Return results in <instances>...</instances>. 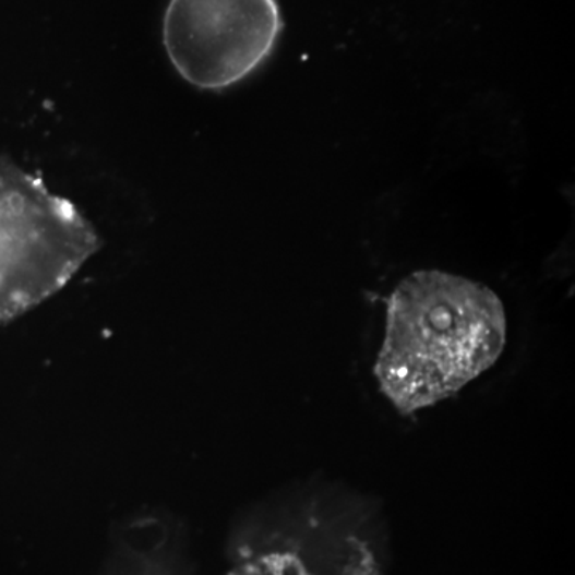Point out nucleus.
<instances>
[{
    "label": "nucleus",
    "mask_w": 575,
    "mask_h": 575,
    "mask_svg": "<svg viewBox=\"0 0 575 575\" xmlns=\"http://www.w3.org/2000/svg\"><path fill=\"white\" fill-rule=\"evenodd\" d=\"M98 248L92 224L69 200L0 158V322L60 291Z\"/></svg>",
    "instance_id": "f03ea898"
},
{
    "label": "nucleus",
    "mask_w": 575,
    "mask_h": 575,
    "mask_svg": "<svg viewBox=\"0 0 575 575\" xmlns=\"http://www.w3.org/2000/svg\"><path fill=\"white\" fill-rule=\"evenodd\" d=\"M281 29L277 0H170L161 36L185 82L224 89L266 63Z\"/></svg>",
    "instance_id": "7ed1b4c3"
},
{
    "label": "nucleus",
    "mask_w": 575,
    "mask_h": 575,
    "mask_svg": "<svg viewBox=\"0 0 575 575\" xmlns=\"http://www.w3.org/2000/svg\"><path fill=\"white\" fill-rule=\"evenodd\" d=\"M507 344L504 304L459 275L419 271L391 295L374 376L403 416L463 391L494 367Z\"/></svg>",
    "instance_id": "f257e3e1"
}]
</instances>
